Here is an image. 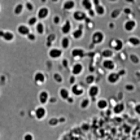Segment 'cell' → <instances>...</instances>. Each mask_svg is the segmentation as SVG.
I'll use <instances>...</instances> for the list:
<instances>
[{
    "label": "cell",
    "mask_w": 140,
    "mask_h": 140,
    "mask_svg": "<svg viewBox=\"0 0 140 140\" xmlns=\"http://www.w3.org/2000/svg\"><path fill=\"white\" fill-rule=\"evenodd\" d=\"M87 93H88V97H90L91 101H96V97L100 95V87L97 84H95V83L93 84H90Z\"/></svg>",
    "instance_id": "1"
},
{
    "label": "cell",
    "mask_w": 140,
    "mask_h": 140,
    "mask_svg": "<svg viewBox=\"0 0 140 140\" xmlns=\"http://www.w3.org/2000/svg\"><path fill=\"white\" fill-rule=\"evenodd\" d=\"M105 39V34L100 30H96L92 36H91V40H92V44H101Z\"/></svg>",
    "instance_id": "2"
},
{
    "label": "cell",
    "mask_w": 140,
    "mask_h": 140,
    "mask_svg": "<svg viewBox=\"0 0 140 140\" xmlns=\"http://www.w3.org/2000/svg\"><path fill=\"white\" fill-rule=\"evenodd\" d=\"M106 81H108V83H110V84H117L119 81H121V77L118 75L117 71L112 70V71H109V74L106 75Z\"/></svg>",
    "instance_id": "3"
},
{
    "label": "cell",
    "mask_w": 140,
    "mask_h": 140,
    "mask_svg": "<svg viewBox=\"0 0 140 140\" xmlns=\"http://www.w3.org/2000/svg\"><path fill=\"white\" fill-rule=\"evenodd\" d=\"M73 18L77 22H83L87 19V13L86 10H74L73 12Z\"/></svg>",
    "instance_id": "4"
},
{
    "label": "cell",
    "mask_w": 140,
    "mask_h": 140,
    "mask_svg": "<svg viewBox=\"0 0 140 140\" xmlns=\"http://www.w3.org/2000/svg\"><path fill=\"white\" fill-rule=\"evenodd\" d=\"M48 56L52 60H57L62 57V48H51L48 51Z\"/></svg>",
    "instance_id": "5"
},
{
    "label": "cell",
    "mask_w": 140,
    "mask_h": 140,
    "mask_svg": "<svg viewBox=\"0 0 140 140\" xmlns=\"http://www.w3.org/2000/svg\"><path fill=\"white\" fill-rule=\"evenodd\" d=\"M84 92H86V91H84V88H83L82 86H79V84H77V83L71 84L70 93H71L73 96H82Z\"/></svg>",
    "instance_id": "6"
},
{
    "label": "cell",
    "mask_w": 140,
    "mask_h": 140,
    "mask_svg": "<svg viewBox=\"0 0 140 140\" xmlns=\"http://www.w3.org/2000/svg\"><path fill=\"white\" fill-rule=\"evenodd\" d=\"M136 21L135 19H132V18H128L127 21L123 24V29H125V31H127V33H131V31H134L135 29H136Z\"/></svg>",
    "instance_id": "7"
},
{
    "label": "cell",
    "mask_w": 140,
    "mask_h": 140,
    "mask_svg": "<svg viewBox=\"0 0 140 140\" xmlns=\"http://www.w3.org/2000/svg\"><path fill=\"white\" fill-rule=\"evenodd\" d=\"M101 66L105 69V70H115V62L113 61L112 58H104L103 62H101Z\"/></svg>",
    "instance_id": "8"
},
{
    "label": "cell",
    "mask_w": 140,
    "mask_h": 140,
    "mask_svg": "<svg viewBox=\"0 0 140 140\" xmlns=\"http://www.w3.org/2000/svg\"><path fill=\"white\" fill-rule=\"evenodd\" d=\"M83 70H84V66H83V64L82 62H75L73 66H71V74L73 75H81L82 73H83Z\"/></svg>",
    "instance_id": "9"
},
{
    "label": "cell",
    "mask_w": 140,
    "mask_h": 140,
    "mask_svg": "<svg viewBox=\"0 0 140 140\" xmlns=\"http://www.w3.org/2000/svg\"><path fill=\"white\" fill-rule=\"evenodd\" d=\"M48 16H49V9H48L47 7L39 8V10H38V13H36L38 19H46V18H48Z\"/></svg>",
    "instance_id": "10"
},
{
    "label": "cell",
    "mask_w": 140,
    "mask_h": 140,
    "mask_svg": "<svg viewBox=\"0 0 140 140\" xmlns=\"http://www.w3.org/2000/svg\"><path fill=\"white\" fill-rule=\"evenodd\" d=\"M84 55H86V51L83 48L77 47V48H73L71 49V57H74V58H82Z\"/></svg>",
    "instance_id": "11"
},
{
    "label": "cell",
    "mask_w": 140,
    "mask_h": 140,
    "mask_svg": "<svg viewBox=\"0 0 140 140\" xmlns=\"http://www.w3.org/2000/svg\"><path fill=\"white\" fill-rule=\"evenodd\" d=\"M46 115H47V110H46L44 106H38L35 109V117H36V119H43Z\"/></svg>",
    "instance_id": "12"
},
{
    "label": "cell",
    "mask_w": 140,
    "mask_h": 140,
    "mask_svg": "<svg viewBox=\"0 0 140 140\" xmlns=\"http://www.w3.org/2000/svg\"><path fill=\"white\" fill-rule=\"evenodd\" d=\"M34 81H35L38 84H43V83L46 82V75H44L42 71H38V73H35V75H34Z\"/></svg>",
    "instance_id": "13"
},
{
    "label": "cell",
    "mask_w": 140,
    "mask_h": 140,
    "mask_svg": "<svg viewBox=\"0 0 140 140\" xmlns=\"http://www.w3.org/2000/svg\"><path fill=\"white\" fill-rule=\"evenodd\" d=\"M83 33H84V29H83V26L81 25L78 29H75V30L73 31V38H74V39H77V40H79V39H82Z\"/></svg>",
    "instance_id": "14"
},
{
    "label": "cell",
    "mask_w": 140,
    "mask_h": 140,
    "mask_svg": "<svg viewBox=\"0 0 140 140\" xmlns=\"http://www.w3.org/2000/svg\"><path fill=\"white\" fill-rule=\"evenodd\" d=\"M75 8V2L74 0H65L64 2V4H62V9L64 10H73Z\"/></svg>",
    "instance_id": "15"
},
{
    "label": "cell",
    "mask_w": 140,
    "mask_h": 140,
    "mask_svg": "<svg viewBox=\"0 0 140 140\" xmlns=\"http://www.w3.org/2000/svg\"><path fill=\"white\" fill-rule=\"evenodd\" d=\"M0 36H2L5 42H12L14 39V34L10 31H0Z\"/></svg>",
    "instance_id": "16"
},
{
    "label": "cell",
    "mask_w": 140,
    "mask_h": 140,
    "mask_svg": "<svg viewBox=\"0 0 140 140\" xmlns=\"http://www.w3.org/2000/svg\"><path fill=\"white\" fill-rule=\"evenodd\" d=\"M93 10H95V14L96 16H104L106 9L103 4H97V5H93Z\"/></svg>",
    "instance_id": "17"
},
{
    "label": "cell",
    "mask_w": 140,
    "mask_h": 140,
    "mask_svg": "<svg viewBox=\"0 0 140 140\" xmlns=\"http://www.w3.org/2000/svg\"><path fill=\"white\" fill-rule=\"evenodd\" d=\"M100 55H101L103 58H112L114 56V49H112V48H104Z\"/></svg>",
    "instance_id": "18"
},
{
    "label": "cell",
    "mask_w": 140,
    "mask_h": 140,
    "mask_svg": "<svg viewBox=\"0 0 140 140\" xmlns=\"http://www.w3.org/2000/svg\"><path fill=\"white\" fill-rule=\"evenodd\" d=\"M48 99H49V93L47 91H40V93H39V103L40 104H47Z\"/></svg>",
    "instance_id": "19"
},
{
    "label": "cell",
    "mask_w": 140,
    "mask_h": 140,
    "mask_svg": "<svg viewBox=\"0 0 140 140\" xmlns=\"http://www.w3.org/2000/svg\"><path fill=\"white\" fill-rule=\"evenodd\" d=\"M17 31H18L19 35H25V36H26V35L30 33V26H27V25H18Z\"/></svg>",
    "instance_id": "20"
},
{
    "label": "cell",
    "mask_w": 140,
    "mask_h": 140,
    "mask_svg": "<svg viewBox=\"0 0 140 140\" xmlns=\"http://www.w3.org/2000/svg\"><path fill=\"white\" fill-rule=\"evenodd\" d=\"M96 106H97L99 109H101V110H105V109L108 108V100H105V99H99V100H96Z\"/></svg>",
    "instance_id": "21"
},
{
    "label": "cell",
    "mask_w": 140,
    "mask_h": 140,
    "mask_svg": "<svg viewBox=\"0 0 140 140\" xmlns=\"http://www.w3.org/2000/svg\"><path fill=\"white\" fill-rule=\"evenodd\" d=\"M122 48H123L122 40H119V39H114V40L112 42V49H114V51H121Z\"/></svg>",
    "instance_id": "22"
},
{
    "label": "cell",
    "mask_w": 140,
    "mask_h": 140,
    "mask_svg": "<svg viewBox=\"0 0 140 140\" xmlns=\"http://www.w3.org/2000/svg\"><path fill=\"white\" fill-rule=\"evenodd\" d=\"M35 31H36L38 35H43L44 31H46V26H44V24L38 21V22L35 24Z\"/></svg>",
    "instance_id": "23"
},
{
    "label": "cell",
    "mask_w": 140,
    "mask_h": 140,
    "mask_svg": "<svg viewBox=\"0 0 140 140\" xmlns=\"http://www.w3.org/2000/svg\"><path fill=\"white\" fill-rule=\"evenodd\" d=\"M58 95H60V97H61L62 100H66L71 93H70V90H68L65 87H61V88H60V91H58Z\"/></svg>",
    "instance_id": "24"
},
{
    "label": "cell",
    "mask_w": 140,
    "mask_h": 140,
    "mask_svg": "<svg viewBox=\"0 0 140 140\" xmlns=\"http://www.w3.org/2000/svg\"><path fill=\"white\" fill-rule=\"evenodd\" d=\"M123 110H125V104H123L122 101L117 103V104L114 105V108H113V113H115V114H121Z\"/></svg>",
    "instance_id": "25"
},
{
    "label": "cell",
    "mask_w": 140,
    "mask_h": 140,
    "mask_svg": "<svg viewBox=\"0 0 140 140\" xmlns=\"http://www.w3.org/2000/svg\"><path fill=\"white\" fill-rule=\"evenodd\" d=\"M70 31H71V22L70 21H65L64 25H62V27H61V33L64 35H68Z\"/></svg>",
    "instance_id": "26"
},
{
    "label": "cell",
    "mask_w": 140,
    "mask_h": 140,
    "mask_svg": "<svg viewBox=\"0 0 140 140\" xmlns=\"http://www.w3.org/2000/svg\"><path fill=\"white\" fill-rule=\"evenodd\" d=\"M127 43L130 46H132V47H139L140 46V38H137V36H130L127 39Z\"/></svg>",
    "instance_id": "27"
},
{
    "label": "cell",
    "mask_w": 140,
    "mask_h": 140,
    "mask_svg": "<svg viewBox=\"0 0 140 140\" xmlns=\"http://www.w3.org/2000/svg\"><path fill=\"white\" fill-rule=\"evenodd\" d=\"M70 47V38L68 35H64V38L61 39V48L62 49H68Z\"/></svg>",
    "instance_id": "28"
},
{
    "label": "cell",
    "mask_w": 140,
    "mask_h": 140,
    "mask_svg": "<svg viewBox=\"0 0 140 140\" xmlns=\"http://www.w3.org/2000/svg\"><path fill=\"white\" fill-rule=\"evenodd\" d=\"M81 5L83 8V10H88V9H92L93 8V4L91 0H82L81 2Z\"/></svg>",
    "instance_id": "29"
},
{
    "label": "cell",
    "mask_w": 140,
    "mask_h": 140,
    "mask_svg": "<svg viewBox=\"0 0 140 140\" xmlns=\"http://www.w3.org/2000/svg\"><path fill=\"white\" fill-rule=\"evenodd\" d=\"M128 58H130V61L134 64V65H139L140 64V58L136 53H130L128 55Z\"/></svg>",
    "instance_id": "30"
},
{
    "label": "cell",
    "mask_w": 140,
    "mask_h": 140,
    "mask_svg": "<svg viewBox=\"0 0 140 140\" xmlns=\"http://www.w3.org/2000/svg\"><path fill=\"white\" fill-rule=\"evenodd\" d=\"M24 8H25V5H24V4H21V3L16 4V7H14V9H13L14 14H16V16H19V14H21V13L24 12Z\"/></svg>",
    "instance_id": "31"
},
{
    "label": "cell",
    "mask_w": 140,
    "mask_h": 140,
    "mask_svg": "<svg viewBox=\"0 0 140 140\" xmlns=\"http://www.w3.org/2000/svg\"><path fill=\"white\" fill-rule=\"evenodd\" d=\"M90 104H91V100H90V97H86V99H82V101H81V109H87L88 106H90Z\"/></svg>",
    "instance_id": "32"
},
{
    "label": "cell",
    "mask_w": 140,
    "mask_h": 140,
    "mask_svg": "<svg viewBox=\"0 0 140 140\" xmlns=\"http://www.w3.org/2000/svg\"><path fill=\"white\" fill-rule=\"evenodd\" d=\"M95 81H96V77H95L93 74H88V75L86 77V79H84V82H86L88 86H90V84H93Z\"/></svg>",
    "instance_id": "33"
},
{
    "label": "cell",
    "mask_w": 140,
    "mask_h": 140,
    "mask_svg": "<svg viewBox=\"0 0 140 140\" xmlns=\"http://www.w3.org/2000/svg\"><path fill=\"white\" fill-rule=\"evenodd\" d=\"M39 21L38 19V17L36 16H31V17H29V19H27V26H35V24Z\"/></svg>",
    "instance_id": "34"
},
{
    "label": "cell",
    "mask_w": 140,
    "mask_h": 140,
    "mask_svg": "<svg viewBox=\"0 0 140 140\" xmlns=\"http://www.w3.org/2000/svg\"><path fill=\"white\" fill-rule=\"evenodd\" d=\"M122 14V9H119V8H115L112 13H110V16H112V18L113 19H115V18H118L119 16Z\"/></svg>",
    "instance_id": "35"
},
{
    "label": "cell",
    "mask_w": 140,
    "mask_h": 140,
    "mask_svg": "<svg viewBox=\"0 0 140 140\" xmlns=\"http://www.w3.org/2000/svg\"><path fill=\"white\" fill-rule=\"evenodd\" d=\"M53 79H55V82H57V83H62V82H64L62 75L60 74V73H55V74H53Z\"/></svg>",
    "instance_id": "36"
},
{
    "label": "cell",
    "mask_w": 140,
    "mask_h": 140,
    "mask_svg": "<svg viewBox=\"0 0 140 140\" xmlns=\"http://www.w3.org/2000/svg\"><path fill=\"white\" fill-rule=\"evenodd\" d=\"M25 8H26L27 10L33 12V10H34V4H33L31 2H29V0H27V2H26V4H25Z\"/></svg>",
    "instance_id": "37"
},
{
    "label": "cell",
    "mask_w": 140,
    "mask_h": 140,
    "mask_svg": "<svg viewBox=\"0 0 140 140\" xmlns=\"http://www.w3.org/2000/svg\"><path fill=\"white\" fill-rule=\"evenodd\" d=\"M26 36H27V39H29L30 42H35V40H36V35H35V34H33L31 31H30Z\"/></svg>",
    "instance_id": "38"
},
{
    "label": "cell",
    "mask_w": 140,
    "mask_h": 140,
    "mask_svg": "<svg viewBox=\"0 0 140 140\" xmlns=\"http://www.w3.org/2000/svg\"><path fill=\"white\" fill-rule=\"evenodd\" d=\"M60 22H61V17H60L58 14L53 16V24H55V25H58Z\"/></svg>",
    "instance_id": "39"
},
{
    "label": "cell",
    "mask_w": 140,
    "mask_h": 140,
    "mask_svg": "<svg viewBox=\"0 0 140 140\" xmlns=\"http://www.w3.org/2000/svg\"><path fill=\"white\" fill-rule=\"evenodd\" d=\"M125 90H126V91L132 92V91H135V86H134V84H131V83H128V84H126V86H125Z\"/></svg>",
    "instance_id": "40"
},
{
    "label": "cell",
    "mask_w": 140,
    "mask_h": 140,
    "mask_svg": "<svg viewBox=\"0 0 140 140\" xmlns=\"http://www.w3.org/2000/svg\"><path fill=\"white\" fill-rule=\"evenodd\" d=\"M49 125L51 126H57L58 125V118H51L49 119Z\"/></svg>",
    "instance_id": "41"
},
{
    "label": "cell",
    "mask_w": 140,
    "mask_h": 140,
    "mask_svg": "<svg viewBox=\"0 0 140 140\" xmlns=\"http://www.w3.org/2000/svg\"><path fill=\"white\" fill-rule=\"evenodd\" d=\"M122 13H125L127 16H131L132 14V9L131 8H125V9H122Z\"/></svg>",
    "instance_id": "42"
},
{
    "label": "cell",
    "mask_w": 140,
    "mask_h": 140,
    "mask_svg": "<svg viewBox=\"0 0 140 140\" xmlns=\"http://www.w3.org/2000/svg\"><path fill=\"white\" fill-rule=\"evenodd\" d=\"M117 73H118V75H119V77H123V75H126V74H127L126 69H119V71H117Z\"/></svg>",
    "instance_id": "43"
},
{
    "label": "cell",
    "mask_w": 140,
    "mask_h": 140,
    "mask_svg": "<svg viewBox=\"0 0 140 140\" xmlns=\"http://www.w3.org/2000/svg\"><path fill=\"white\" fill-rule=\"evenodd\" d=\"M69 82H70V84H74V83H77V77L71 74V77H70V79H69Z\"/></svg>",
    "instance_id": "44"
},
{
    "label": "cell",
    "mask_w": 140,
    "mask_h": 140,
    "mask_svg": "<svg viewBox=\"0 0 140 140\" xmlns=\"http://www.w3.org/2000/svg\"><path fill=\"white\" fill-rule=\"evenodd\" d=\"M24 140H34V136H33L31 134H26V135L24 136Z\"/></svg>",
    "instance_id": "45"
},
{
    "label": "cell",
    "mask_w": 140,
    "mask_h": 140,
    "mask_svg": "<svg viewBox=\"0 0 140 140\" xmlns=\"http://www.w3.org/2000/svg\"><path fill=\"white\" fill-rule=\"evenodd\" d=\"M65 101L69 103V104H74V97H73V96H69V97L65 100Z\"/></svg>",
    "instance_id": "46"
},
{
    "label": "cell",
    "mask_w": 140,
    "mask_h": 140,
    "mask_svg": "<svg viewBox=\"0 0 140 140\" xmlns=\"http://www.w3.org/2000/svg\"><path fill=\"white\" fill-rule=\"evenodd\" d=\"M86 12L88 13V16H90V17H93V16H96V14H95V10H93V8H92V9H88V10H86Z\"/></svg>",
    "instance_id": "47"
},
{
    "label": "cell",
    "mask_w": 140,
    "mask_h": 140,
    "mask_svg": "<svg viewBox=\"0 0 140 140\" xmlns=\"http://www.w3.org/2000/svg\"><path fill=\"white\" fill-rule=\"evenodd\" d=\"M55 38H56V36H55V35H53V34H52V35H49V36H48V44H51V43H52V42H53V40H55Z\"/></svg>",
    "instance_id": "48"
},
{
    "label": "cell",
    "mask_w": 140,
    "mask_h": 140,
    "mask_svg": "<svg viewBox=\"0 0 140 140\" xmlns=\"http://www.w3.org/2000/svg\"><path fill=\"white\" fill-rule=\"evenodd\" d=\"M135 113L140 115V104H136L135 105Z\"/></svg>",
    "instance_id": "49"
},
{
    "label": "cell",
    "mask_w": 140,
    "mask_h": 140,
    "mask_svg": "<svg viewBox=\"0 0 140 140\" xmlns=\"http://www.w3.org/2000/svg\"><path fill=\"white\" fill-rule=\"evenodd\" d=\"M48 103L55 104V103H57V99H56V97H49V99H48Z\"/></svg>",
    "instance_id": "50"
},
{
    "label": "cell",
    "mask_w": 140,
    "mask_h": 140,
    "mask_svg": "<svg viewBox=\"0 0 140 140\" xmlns=\"http://www.w3.org/2000/svg\"><path fill=\"white\" fill-rule=\"evenodd\" d=\"M62 66L64 68H68L69 66V61H68V60H65V58L62 60Z\"/></svg>",
    "instance_id": "51"
},
{
    "label": "cell",
    "mask_w": 140,
    "mask_h": 140,
    "mask_svg": "<svg viewBox=\"0 0 140 140\" xmlns=\"http://www.w3.org/2000/svg\"><path fill=\"white\" fill-rule=\"evenodd\" d=\"M117 97H118V100L121 101V100L123 99V92H118V95H117Z\"/></svg>",
    "instance_id": "52"
},
{
    "label": "cell",
    "mask_w": 140,
    "mask_h": 140,
    "mask_svg": "<svg viewBox=\"0 0 140 140\" xmlns=\"http://www.w3.org/2000/svg\"><path fill=\"white\" fill-rule=\"evenodd\" d=\"M92 2V4L93 5H97V4H100V0H91Z\"/></svg>",
    "instance_id": "53"
},
{
    "label": "cell",
    "mask_w": 140,
    "mask_h": 140,
    "mask_svg": "<svg viewBox=\"0 0 140 140\" xmlns=\"http://www.w3.org/2000/svg\"><path fill=\"white\" fill-rule=\"evenodd\" d=\"M126 3H128V4H135V0H125Z\"/></svg>",
    "instance_id": "54"
},
{
    "label": "cell",
    "mask_w": 140,
    "mask_h": 140,
    "mask_svg": "<svg viewBox=\"0 0 140 140\" xmlns=\"http://www.w3.org/2000/svg\"><path fill=\"white\" fill-rule=\"evenodd\" d=\"M4 79H5L4 77H2V78H0V83H5V81H4Z\"/></svg>",
    "instance_id": "55"
},
{
    "label": "cell",
    "mask_w": 140,
    "mask_h": 140,
    "mask_svg": "<svg viewBox=\"0 0 140 140\" xmlns=\"http://www.w3.org/2000/svg\"><path fill=\"white\" fill-rule=\"evenodd\" d=\"M109 27H110V29H114V24L110 22V24H109Z\"/></svg>",
    "instance_id": "56"
},
{
    "label": "cell",
    "mask_w": 140,
    "mask_h": 140,
    "mask_svg": "<svg viewBox=\"0 0 140 140\" xmlns=\"http://www.w3.org/2000/svg\"><path fill=\"white\" fill-rule=\"evenodd\" d=\"M108 2H109V3H117L118 0H108Z\"/></svg>",
    "instance_id": "57"
},
{
    "label": "cell",
    "mask_w": 140,
    "mask_h": 140,
    "mask_svg": "<svg viewBox=\"0 0 140 140\" xmlns=\"http://www.w3.org/2000/svg\"><path fill=\"white\" fill-rule=\"evenodd\" d=\"M51 2H52V3H57V2H58V0H51Z\"/></svg>",
    "instance_id": "58"
},
{
    "label": "cell",
    "mask_w": 140,
    "mask_h": 140,
    "mask_svg": "<svg viewBox=\"0 0 140 140\" xmlns=\"http://www.w3.org/2000/svg\"><path fill=\"white\" fill-rule=\"evenodd\" d=\"M137 75H139V77H140V73H139V74H137Z\"/></svg>",
    "instance_id": "59"
},
{
    "label": "cell",
    "mask_w": 140,
    "mask_h": 140,
    "mask_svg": "<svg viewBox=\"0 0 140 140\" xmlns=\"http://www.w3.org/2000/svg\"><path fill=\"white\" fill-rule=\"evenodd\" d=\"M42 2H46V0H42Z\"/></svg>",
    "instance_id": "60"
},
{
    "label": "cell",
    "mask_w": 140,
    "mask_h": 140,
    "mask_svg": "<svg viewBox=\"0 0 140 140\" xmlns=\"http://www.w3.org/2000/svg\"><path fill=\"white\" fill-rule=\"evenodd\" d=\"M25 2H27V0H25Z\"/></svg>",
    "instance_id": "61"
}]
</instances>
